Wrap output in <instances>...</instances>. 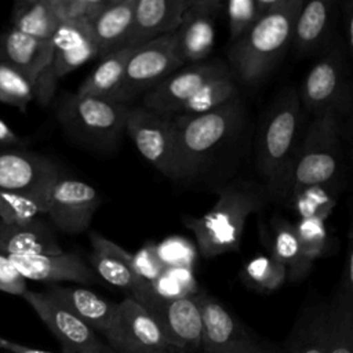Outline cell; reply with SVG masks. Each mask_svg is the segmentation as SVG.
Listing matches in <instances>:
<instances>
[{
    "label": "cell",
    "mask_w": 353,
    "mask_h": 353,
    "mask_svg": "<svg viewBox=\"0 0 353 353\" xmlns=\"http://www.w3.org/2000/svg\"><path fill=\"white\" fill-rule=\"evenodd\" d=\"M268 199L263 185L251 179H236L219 189L215 204L205 214L185 216L183 225L194 234L204 258L237 251L247 218L261 211Z\"/></svg>",
    "instance_id": "obj_1"
},
{
    "label": "cell",
    "mask_w": 353,
    "mask_h": 353,
    "mask_svg": "<svg viewBox=\"0 0 353 353\" xmlns=\"http://www.w3.org/2000/svg\"><path fill=\"white\" fill-rule=\"evenodd\" d=\"M302 3L303 0H283L276 10L259 15L255 23L230 44L228 66L234 79L255 85L269 74L291 44Z\"/></svg>",
    "instance_id": "obj_2"
},
{
    "label": "cell",
    "mask_w": 353,
    "mask_h": 353,
    "mask_svg": "<svg viewBox=\"0 0 353 353\" xmlns=\"http://www.w3.org/2000/svg\"><path fill=\"white\" fill-rule=\"evenodd\" d=\"M301 120L299 94L288 88L269 109L258 143V170L269 199L287 200Z\"/></svg>",
    "instance_id": "obj_3"
},
{
    "label": "cell",
    "mask_w": 353,
    "mask_h": 353,
    "mask_svg": "<svg viewBox=\"0 0 353 353\" xmlns=\"http://www.w3.org/2000/svg\"><path fill=\"white\" fill-rule=\"evenodd\" d=\"M172 120V179L193 176L243 123L240 97L208 113L170 116Z\"/></svg>",
    "instance_id": "obj_4"
},
{
    "label": "cell",
    "mask_w": 353,
    "mask_h": 353,
    "mask_svg": "<svg viewBox=\"0 0 353 353\" xmlns=\"http://www.w3.org/2000/svg\"><path fill=\"white\" fill-rule=\"evenodd\" d=\"M341 119L335 109L314 114L294 160L288 196L303 188L342 179Z\"/></svg>",
    "instance_id": "obj_5"
},
{
    "label": "cell",
    "mask_w": 353,
    "mask_h": 353,
    "mask_svg": "<svg viewBox=\"0 0 353 353\" xmlns=\"http://www.w3.org/2000/svg\"><path fill=\"white\" fill-rule=\"evenodd\" d=\"M130 108L106 98L68 92L57 106V119L73 139L94 149L109 150L124 134Z\"/></svg>",
    "instance_id": "obj_6"
},
{
    "label": "cell",
    "mask_w": 353,
    "mask_h": 353,
    "mask_svg": "<svg viewBox=\"0 0 353 353\" xmlns=\"http://www.w3.org/2000/svg\"><path fill=\"white\" fill-rule=\"evenodd\" d=\"M181 66L183 65L175 55L172 33L134 47L121 81L109 99L130 105L132 99L145 95Z\"/></svg>",
    "instance_id": "obj_7"
},
{
    "label": "cell",
    "mask_w": 353,
    "mask_h": 353,
    "mask_svg": "<svg viewBox=\"0 0 353 353\" xmlns=\"http://www.w3.org/2000/svg\"><path fill=\"white\" fill-rule=\"evenodd\" d=\"M196 295L203 319L201 353H280V347L255 336L216 298L204 291Z\"/></svg>",
    "instance_id": "obj_8"
},
{
    "label": "cell",
    "mask_w": 353,
    "mask_h": 353,
    "mask_svg": "<svg viewBox=\"0 0 353 353\" xmlns=\"http://www.w3.org/2000/svg\"><path fill=\"white\" fill-rule=\"evenodd\" d=\"M52 58L48 70L34 90V99L48 105L52 99L58 81L66 74L98 57L91 23L85 21L61 22L51 39Z\"/></svg>",
    "instance_id": "obj_9"
},
{
    "label": "cell",
    "mask_w": 353,
    "mask_h": 353,
    "mask_svg": "<svg viewBox=\"0 0 353 353\" xmlns=\"http://www.w3.org/2000/svg\"><path fill=\"white\" fill-rule=\"evenodd\" d=\"M105 339L116 353L175 352L157 320L131 296L117 303L114 321Z\"/></svg>",
    "instance_id": "obj_10"
},
{
    "label": "cell",
    "mask_w": 353,
    "mask_h": 353,
    "mask_svg": "<svg viewBox=\"0 0 353 353\" xmlns=\"http://www.w3.org/2000/svg\"><path fill=\"white\" fill-rule=\"evenodd\" d=\"M22 298L58 339L63 353H116L92 328L47 292L26 290Z\"/></svg>",
    "instance_id": "obj_11"
},
{
    "label": "cell",
    "mask_w": 353,
    "mask_h": 353,
    "mask_svg": "<svg viewBox=\"0 0 353 353\" xmlns=\"http://www.w3.org/2000/svg\"><path fill=\"white\" fill-rule=\"evenodd\" d=\"M101 205V196L94 186L73 178L59 176L50 189L47 214L58 232L77 234L87 230Z\"/></svg>",
    "instance_id": "obj_12"
},
{
    "label": "cell",
    "mask_w": 353,
    "mask_h": 353,
    "mask_svg": "<svg viewBox=\"0 0 353 353\" xmlns=\"http://www.w3.org/2000/svg\"><path fill=\"white\" fill-rule=\"evenodd\" d=\"M142 306L157 320L175 352L200 350L203 319L196 294L171 299L153 294Z\"/></svg>",
    "instance_id": "obj_13"
},
{
    "label": "cell",
    "mask_w": 353,
    "mask_h": 353,
    "mask_svg": "<svg viewBox=\"0 0 353 353\" xmlns=\"http://www.w3.org/2000/svg\"><path fill=\"white\" fill-rule=\"evenodd\" d=\"M124 132L141 156L163 175L172 178V120L143 106L130 108Z\"/></svg>",
    "instance_id": "obj_14"
},
{
    "label": "cell",
    "mask_w": 353,
    "mask_h": 353,
    "mask_svg": "<svg viewBox=\"0 0 353 353\" xmlns=\"http://www.w3.org/2000/svg\"><path fill=\"white\" fill-rule=\"evenodd\" d=\"M88 237L92 247L88 255V265L98 279L127 291V296L145 305L154 291L152 285L135 272L132 254L98 232H90Z\"/></svg>",
    "instance_id": "obj_15"
},
{
    "label": "cell",
    "mask_w": 353,
    "mask_h": 353,
    "mask_svg": "<svg viewBox=\"0 0 353 353\" xmlns=\"http://www.w3.org/2000/svg\"><path fill=\"white\" fill-rule=\"evenodd\" d=\"M229 73H232L229 66L221 61L188 65V68L167 76L149 90L143 95L141 106L164 116H171L179 105L194 95L204 84Z\"/></svg>",
    "instance_id": "obj_16"
},
{
    "label": "cell",
    "mask_w": 353,
    "mask_h": 353,
    "mask_svg": "<svg viewBox=\"0 0 353 353\" xmlns=\"http://www.w3.org/2000/svg\"><path fill=\"white\" fill-rule=\"evenodd\" d=\"M219 0H190L174 36V51L182 65L203 62L214 48Z\"/></svg>",
    "instance_id": "obj_17"
},
{
    "label": "cell",
    "mask_w": 353,
    "mask_h": 353,
    "mask_svg": "<svg viewBox=\"0 0 353 353\" xmlns=\"http://www.w3.org/2000/svg\"><path fill=\"white\" fill-rule=\"evenodd\" d=\"M345 94L343 57L338 47L321 57L307 72L299 101L302 110L319 114L328 109L341 113Z\"/></svg>",
    "instance_id": "obj_18"
},
{
    "label": "cell",
    "mask_w": 353,
    "mask_h": 353,
    "mask_svg": "<svg viewBox=\"0 0 353 353\" xmlns=\"http://www.w3.org/2000/svg\"><path fill=\"white\" fill-rule=\"evenodd\" d=\"M61 176L59 168L47 157L28 150H0V190H48Z\"/></svg>",
    "instance_id": "obj_19"
},
{
    "label": "cell",
    "mask_w": 353,
    "mask_h": 353,
    "mask_svg": "<svg viewBox=\"0 0 353 353\" xmlns=\"http://www.w3.org/2000/svg\"><path fill=\"white\" fill-rule=\"evenodd\" d=\"M12 266L25 280L58 284L72 281L77 284H95L98 276L90 265L74 252L55 255H8Z\"/></svg>",
    "instance_id": "obj_20"
},
{
    "label": "cell",
    "mask_w": 353,
    "mask_h": 353,
    "mask_svg": "<svg viewBox=\"0 0 353 353\" xmlns=\"http://www.w3.org/2000/svg\"><path fill=\"white\" fill-rule=\"evenodd\" d=\"M52 58L51 40L28 36L12 26L0 34V62L22 73L33 90L46 76Z\"/></svg>",
    "instance_id": "obj_21"
},
{
    "label": "cell",
    "mask_w": 353,
    "mask_h": 353,
    "mask_svg": "<svg viewBox=\"0 0 353 353\" xmlns=\"http://www.w3.org/2000/svg\"><path fill=\"white\" fill-rule=\"evenodd\" d=\"M190 0H135L134 18L125 47H138L174 33Z\"/></svg>",
    "instance_id": "obj_22"
},
{
    "label": "cell",
    "mask_w": 353,
    "mask_h": 353,
    "mask_svg": "<svg viewBox=\"0 0 353 353\" xmlns=\"http://www.w3.org/2000/svg\"><path fill=\"white\" fill-rule=\"evenodd\" d=\"M338 6L335 0H310L303 1L296 15L291 44L301 55L321 51L335 29L338 18Z\"/></svg>",
    "instance_id": "obj_23"
},
{
    "label": "cell",
    "mask_w": 353,
    "mask_h": 353,
    "mask_svg": "<svg viewBox=\"0 0 353 353\" xmlns=\"http://www.w3.org/2000/svg\"><path fill=\"white\" fill-rule=\"evenodd\" d=\"M44 292L63 305L97 334L99 332L105 336L114 321L117 303L99 296L88 288L50 284Z\"/></svg>",
    "instance_id": "obj_24"
},
{
    "label": "cell",
    "mask_w": 353,
    "mask_h": 353,
    "mask_svg": "<svg viewBox=\"0 0 353 353\" xmlns=\"http://www.w3.org/2000/svg\"><path fill=\"white\" fill-rule=\"evenodd\" d=\"M0 250L7 256L55 255L63 251L52 226L41 216L22 225H7L0 221Z\"/></svg>",
    "instance_id": "obj_25"
},
{
    "label": "cell",
    "mask_w": 353,
    "mask_h": 353,
    "mask_svg": "<svg viewBox=\"0 0 353 353\" xmlns=\"http://www.w3.org/2000/svg\"><path fill=\"white\" fill-rule=\"evenodd\" d=\"M328 299L306 303L285 341L280 353H325L327 350Z\"/></svg>",
    "instance_id": "obj_26"
},
{
    "label": "cell",
    "mask_w": 353,
    "mask_h": 353,
    "mask_svg": "<svg viewBox=\"0 0 353 353\" xmlns=\"http://www.w3.org/2000/svg\"><path fill=\"white\" fill-rule=\"evenodd\" d=\"M134 8L135 0H108L101 12L90 22L99 58L125 47Z\"/></svg>",
    "instance_id": "obj_27"
},
{
    "label": "cell",
    "mask_w": 353,
    "mask_h": 353,
    "mask_svg": "<svg viewBox=\"0 0 353 353\" xmlns=\"http://www.w3.org/2000/svg\"><path fill=\"white\" fill-rule=\"evenodd\" d=\"M325 353H353V287L341 281L328 299Z\"/></svg>",
    "instance_id": "obj_28"
},
{
    "label": "cell",
    "mask_w": 353,
    "mask_h": 353,
    "mask_svg": "<svg viewBox=\"0 0 353 353\" xmlns=\"http://www.w3.org/2000/svg\"><path fill=\"white\" fill-rule=\"evenodd\" d=\"M132 50L134 47H121L102 57L97 68L80 84L76 94L109 99V97L121 81L127 61Z\"/></svg>",
    "instance_id": "obj_29"
},
{
    "label": "cell",
    "mask_w": 353,
    "mask_h": 353,
    "mask_svg": "<svg viewBox=\"0 0 353 353\" xmlns=\"http://www.w3.org/2000/svg\"><path fill=\"white\" fill-rule=\"evenodd\" d=\"M270 256L285 266L290 281H299L310 272L302 261L295 226L287 219L274 218L272 221Z\"/></svg>",
    "instance_id": "obj_30"
},
{
    "label": "cell",
    "mask_w": 353,
    "mask_h": 353,
    "mask_svg": "<svg viewBox=\"0 0 353 353\" xmlns=\"http://www.w3.org/2000/svg\"><path fill=\"white\" fill-rule=\"evenodd\" d=\"M239 98V88L232 73L204 84L194 95L179 105L171 116H196L208 113Z\"/></svg>",
    "instance_id": "obj_31"
},
{
    "label": "cell",
    "mask_w": 353,
    "mask_h": 353,
    "mask_svg": "<svg viewBox=\"0 0 353 353\" xmlns=\"http://www.w3.org/2000/svg\"><path fill=\"white\" fill-rule=\"evenodd\" d=\"M12 28L40 40H51L59 22L47 0H19L11 12Z\"/></svg>",
    "instance_id": "obj_32"
},
{
    "label": "cell",
    "mask_w": 353,
    "mask_h": 353,
    "mask_svg": "<svg viewBox=\"0 0 353 353\" xmlns=\"http://www.w3.org/2000/svg\"><path fill=\"white\" fill-rule=\"evenodd\" d=\"M342 190V179L303 188L287 199L292 210L296 212L298 219L320 218L327 219L338 201Z\"/></svg>",
    "instance_id": "obj_33"
},
{
    "label": "cell",
    "mask_w": 353,
    "mask_h": 353,
    "mask_svg": "<svg viewBox=\"0 0 353 353\" xmlns=\"http://www.w3.org/2000/svg\"><path fill=\"white\" fill-rule=\"evenodd\" d=\"M48 190L40 192H1L0 221L7 225L28 223L47 214Z\"/></svg>",
    "instance_id": "obj_34"
},
{
    "label": "cell",
    "mask_w": 353,
    "mask_h": 353,
    "mask_svg": "<svg viewBox=\"0 0 353 353\" xmlns=\"http://www.w3.org/2000/svg\"><path fill=\"white\" fill-rule=\"evenodd\" d=\"M299 240L301 256L305 266L312 270L314 261L324 256L330 250V236L325 221L320 218H303L294 223Z\"/></svg>",
    "instance_id": "obj_35"
},
{
    "label": "cell",
    "mask_w": 353,
    "mask_h": 353,
    "mask_svg": "<svg viewBox=\"0 0 353 353\" xmlns=\"http://www.w3.org/2000/svg\"><path fill=\"white\" fill-rule=\"evenodd\" d=\"M243 280L258 291L273 292L288 280V273L285 266L270 255H261L244 266Z\"/></svg>",
    "instance_id": "obj_36"
},
{
    "label": "cell",
    "mask_w": 353,
    "mask_h": 353,
    "mask_svg": "<svg viewBox=\"0 0 353 353\" xmlns=\"http://www.w3.org/2000/svg\"><path fill=\"white\" fill-rule=\"evenodd\" d=\"M34 99L30 81L14 68L0 62V102L25 112Z\"/></svg>",
    "instance_id": "obj_37"
},
{
    "label": "cell",
    "mask_w": 353,
    "mask_h": 353,
    "mask_svg": "<svg viewBox=\"0 0 353 353\" xmlns=\"http://www.w3.org/2000/svg\"><path fill=\"white\" fill-rule=\"evenodd\" d=\"M108 0H47L58 22H91L105 7Z\"/></svg>",
    "instance_id": "obj_38"
},
{
    "label": "cell",
    "mask_w": 353,
    "mask_h": 353,
    "mask_svg": "<svg viewBox=\"0 0 353 353\" xmlns=\"http://www.w3.org/2000/svg\"><path fill=\"white\" fill-rule=\"evenodd\" d=\"M230 44L239 40L259 18L255 0H229L226 3Z\"/></svg>",
    "instance_id": "obj_39"
},
{
    "label": "cell",
    "mask_w": 353,
    "mask_h": 353,
    "mask_svg": "<svg viewBox=\"0 0 353 353\" xmlns=\"http://www.w3.org/2000/svg\"><path fill=\"white\" fill-rule=\"evenodd\" d=\"M132 265L139 277L152 284L157 280L163 272L167 269L161 262L160 255L154 245H146L141 248L137 254H132Z\"/></svg>",
    "instance_id": "obj_40"
},
{
    "label": "cell",
    "mask_w": 353,
    "mask_h": 353,
    "mask_svg": "<svg viewBox=\"0 0 353 353\" xmlns=\"http://www.w3.org/2000/svg\"><path fill=\"white\" fill-rule=\"evenodd\" d=\"M26 290V280L17 272L8 256L0 250V291L22 296Z\"/></svg>",
    "instance_id": "obj_41"
},
{
    "label": "cell",
    "mask_w": 353,
    "mask_h": 353,
    "mask_svg": "<svg viewBox=\"0 0 353 353\" xmlns=\"http://www.w3.org/2000/svg\"><path fill=\"white\" fill-rule=\"evenodd\" d=\"M23 139L18 137L15 131L10 128V125L0 119V148H11V146H22Z\"/></svg>",
    "instance_id": "obj_42"
},
{
    "label": "cell",
    "mask_w": 353,
    "mask_h": 353,
    "mask_svg": "<svg viewBox=\"0 0 353 353\" xmlns=\"http://www.w3.org/2000/svg\"><path fill=\"white\" fill-rule=\"evenodd\" d=\"M0 350H6L7 353H52V352L43 350V349L15 343V342H11V341H8L3 336H0Z\"/></svg>",
    "instance_id": "obj_43"
},
{
    "label": "cell",
    "mask_w": 353,
    "mask_h": 353,
    "mask_svg": "<svg viewBox=\"0 0 353 353\" xmlns=\"http://www.w3.org/2000/svg\"><path fill=\"white\" fill-rule=\"evenodd\" d=\"M343 22H345V39H346V46H347V48L352 51V47H353V10H352V1H347V3H346Z\"/></svg>",
    "instance_id": "obj_44"
},
{
    "label": "cell",
    "mask_w": 353,
    "mask_h": 353,
    "mask_svg": "<svg viewBox=\"0 0 353 353\" xmlns=\"http://www.w3.org/2000/svg\"><path fill=\"white\" fill-rule=\"evenodd\" d=\"M149 353H175V352H149Z\"/></svg>",
    "instance_id": "obj_45"
}]
</instances>
